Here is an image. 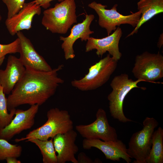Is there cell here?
I'll return each instance as SVG.
<instances>
[{
  "mask_svg": "<svg viewBox=\"0 0 163 163\" xmlns=\"http://www.w3.org/2000/svg\"><path fill=\"white\" fill-rule=\"evenodd\" d=\"M137 5L138 9L141 14L140 19L134 29L126 37L137 33L142 24L155 15L163 12V0H139Z\"/></svg>",
  "mask_w": 163,
  "mask_h": 163,
  "instance_id": "ac0fdd59",
  "label": "cell"
},
{
  "mask_svg": "<svg viewBox=\"0 0 163 163\" xmlns=\"http://www.w3.org/2000/svg\"><path fill=\"white\" fill-rule=\"evenodd\" d=\"M16 110V108L12 109L8 113L7 98L0 85V128H4L10 123L13 118Z\"/></svg>",
  "mask_w": 163,
  "mask_h": 163,
  "instance_id": "44dd1931",
  "label": "cell"
},
{
  "mask_svg": "<svg viewBox=\"0 0 163 163\" xmlns=\"http://www.w3.org/2000/svg\"><path fill=\"white\" fill-rule=\"evenodd\" d=\"M82 146L85 149L92 147L98 149L104 153L107 159L119 161L122 158L127 163L131 161L126 145L120 140L105 141L99 139H85L82 142Z\"/></svg>",
  "mask_w": 163,
  "mask_h": 163,
  "instance_id": "7c38bea8",
  "label": "cell"
},
{
  "mask_svg": "<svg viewBox=\"0 0 163 163\" xmlns=\"http://www.w3.org/2000/svg\"><path fill=\"white\" fill-rule=\"evenodd\" d=\"M75 0H64L43 12L41 23L53 33L65 34L77 22Z\"/></svg>",
  "mask_w": 163,
  "mask_h": 163,
  "instance_id": "3957f363",
  "label": "cell"
},
{
  "mask_svg": "<svg viewBox=\"0 0 163 163\" xmlns=\"http://www.w3.org/2000/svg\"><path fill=\"white\" fill-rule=\"evenodd\" d=\"M41 13V6L33 1L25 3L22 8L16 14L7 18L5 25L9 34L14 36L22 30H28L31 28L34 17Z\"/></svg>",
  "mask_w": 163,
  "mask_h": 163,
  "instance_id": "5bb4252c",
  "label": "cell"
},
{
  "mask_svg": "<svg viewBox=\"0 0 163 163\" xmlns=\"http://www.w3.org/2000/svg\"><path fill=\"white\" fill-rule=\"evenodd\" d=\"M117 61L110 54L91 66L88 72L83 78L71 82L74 87L82 91L97 89L106 83L116 70Z\"/></svg>",
  "mask_w": 163,
  "mask_h": 163,
  "instance_id": "277c9868",
  "label": "cell"
},
{
  "mask_svg": "<svg viewBox=\"0 0 163 163\" xmlns=\"http://www.w3.org/2000/svg\"><path fill=\"white\" fill-rule=\"evenodd\" d=\"M39 106L31 105L27 110H16L15 117L7 126L0 128V138L9 140L24 130L30 129L35 123V118Z\"/></svg>",
  "mask_w": 163,
  "mask_h": 163,
  "instance_id": "30bf717a",
  "label": "cell"
},
{
  "mask_svg": "<svg viewBox=\"0 0 163 163\" xmlns=\"http://www.w3.org/2000/svg\"><path fill=\"white\" fill-rule=\"evenodd\" d=\"M162 34H163L162 33V34L160 35L158 41L157 43L158 47L159 48V49L161 48L163 45V42Z\"/></svg>",
  "mask_w": 163,
  "mask_h": 163,
  "instance_id": "83f0119b",
  "label": "cell"
},
{
  "mask_svg": "<svg viewBox=\"0 0 163 163\" xmlns=\"http://www.w3.org/2000/svg\"><path fill=\"white\" fill-rule=\"evenodd\" d=\"M96 117V120L90 124L76 125V130L85 139H99L105 141L117 140L116 131L109 124L104 110L98 109Z\"/></svg>",
  "mask_w": 163,
  "mask_h": 163,
  "instance_id": "9c48e42d",
  "label": "cell"
},
{
  "mask_svg": "<svg viewBox=\"0 0 163 163\" xmlns=\"http://www.w3.org/2000/svg\"><path fill=\"white\" fill-rule=\"evenodd\" d=\"M94 18L93 14H86L85 19L82 22L73 26L69 36L66 37H59L60 40L63 41L61 47L63 50L66 60L75 57L73 45L77 39L80 38L82 41H86L90 37V35L94 33V32L90 30V27Z\"/></svg>",
  "mask_w": 163,
  "mask_h": 163,
  "instance_id": "2e32d148",
  "label": "cell"
},
{
  "mask_svg": "<svg viewBox=\"0 0 163 163\" xmlns=\"http://www.w3.org/2000/svg\"><path fill=\"white\" fill-rule=\"evenodd\" d=\"M22 152L21 145L12 144L8 141L0 138V160H5L10 157L18 158Z\"/></svg>",
  "mask_w": 163,
  "mask_h": 163,
  "instance_id": "7402d4cb",
  "label": "cell"
},
{
  "mask_svg": "<svg viewBox=\"0 0 163 163\" xmlns=\"http://www.w3.org/2000/svg\"><path fill=\"white\" fill-rule=\"evenodd\" d=\"M77 136L76 132L72 129L63 133L58 134L53 137L54 148L57 153V163L69 161L78 163L75 157L78 151L75 143Z\"/></svg>",
  "mask_w": 163,
  "mask_h": 163,
  "instance_id": "9a60e30c",
  "label": "cell"
},
{
  "mask_svg": "<svg viewBox=\"0 0 163 163\" xmlns=\"http://www.w3.org/2000/svg\"><path fill=\"white\" fill-rule=\"evenodd\" d=\"M29 142L35 144L39 149L42 155L43 163H57L53 138H51L49 140H45L34 139Z\"/></svg>",
  "mask_w": 163,
  "mask_h": 163,
  "instance_id": "ffe728a7",
  "label": "cell"
},
{
  "mask_svg": "<svg viewBox=\"0 0 163 163\" xmlns=\"http://www.w3.org/2000/svg\"><path fill=\"white\" fill-rule=\"evenodd\" d=\"M26 0H2L7 6V18L17 13L23 8Z\"/></svg>",
  "mask_w": 163,
  "mask_h": 163,
  "instance_id": "cb8c5ba5",
  "label": "cell"
},
{
  "mask_svg": "<svg viewBox=\"0 0 163 163\" xmlns=\"http://www.w3.org/2000/svg\"><path fill=\"white\" fill-rule=\"evenodd\" d=\"M20 40L18 38L12 42L8 44L0 43V67L8 54L19 53Z\"/></svg>",
  "mask_w": 163,
  "mask_h": 163,
  "instance_id": "603a6c76",
  "label": "cell"
},
{
  "mask_svg": "<svg viewBox=\"0 0 163 163\" xmlns=\"http://www.w3.org/2000/svg\"><path fill=\"white\" fill-rule=\"evenodd\" d=\"M7 163H21V161L17 159V158L10 157L7 158L6 160Z\"/></svg>",
  "mask_w": 163,
  "mask_h": 163,
  "instance_id": "4316f807",
  "label": "cell"
},
{
  "mask_svg": "<svg viewBox=\"0 0 163 163\" xmlns=\"http://www.w3.org/2000/svg\"><path fill=\"white\" fill-rule=\"evenodd\" d=\"M163 163V129L159 127L152 136L151 148L146 163Z\"/></svg>",
  "mask_w": 163,
  "mask_h": 163,
  "instance_id": "d6986e66",
  "label": "cell"
},
{
  "mask_svg": "<svg viewBox=\"0 0 163 163\" xmlns=\"http://www.w3.org/2000/svg\"><path fill=\"white\" fill-rule=\"evenodd\" d=\"M63 67L61 64L48 72L26 69L22 77L7 98L8 110L25 104L40 106L45 103L64 82L58 74Z\"/></svg>",
  "mask_w": 163,
  "mask_h": 163,
  "instance_id": "6da1fadb",
  "label": "cell"
},
{
  "mask_svg": "<svg viewBox=\"0 0 163 163\" xmlns=\"http://www.w3.org/2000/svg\"><path fill=\"white\" fill-rule=\"evenodd\" d=\"M122 34L121 29L118 27L113 33L106 37L101 39L90 37L85 46V52L96 50V54L99 57L108 52L113 59L118 62L122 56L119 44Z\"/></svg>",
  "mask_w": 163,
  "mask_h": 163,
  "instance_id": "4fadbf2b",
  "label": "cell"
},
{
  "mask_svg": "<svg viewBox=\"0 0 163 163\" xmlns=\"http://www.w3.org/2000/svg\"><path fill=\"white\" fill-rule=\"evenodd\" d=\"M142 79L134 81L129 78L128 75L125 73L115 76L112 80L110 86L112 89L108 94L110 112L112 117L119 121L125 123L133 121L125 115L123 109L124 100L127 94L134 88H140L137 84Z\"/></svg>",
  "mask_w": 163,
  "mask_h": 163,
  "instance_id": "5b68a950",
  "label": "cell"
},
{
  "mask_svg": "<svg viewBox=\"0 0 163 163\" xmlns=\"http://www.w3.org/2000/svg\"><path fill=\"white\" fill-rule=\"evenodd\" d=\"M143 128L134 133L128 143L127 152L133 163H146L152 143V136L155 129L158 125L153 117H146L143 122Z\"/></svg>",
  "mask_w": 163,
  "mask_h": 163,
  "instance_id": "8992f818",
  "label": "cell"
},
{
  "mask_svg": "<svg viewBox=\"0 0 163 163\" xmlns=\"http://www.w3.org/2000/svg\"><path fill=\"white\" fill-rule=\"evenodd\" d=\"M26 70L19 58L10 55L5 69L0 70V85L6 94H9L21 79Z\"/></svg>",
  "mask_w": 163,
  "mask_h": 163,
  "instance_id": "e0dca14e",
  "label": "cell"
},
{
  "mask_svg": "<svg viewBox=\"0 0 163 163\" xmlns=\"http://www.w3.org/2000/svg\"><path fill=\"white\" fill-rule=\"evenodd\" d=\"M54 0H34L33 2L39 5L44 9H47L50 5V2ZM59 2H61L64 0H58Z\"/></svg>",
  "mask_w": 163,
  "mask_h": 163,
  "instance_id": "484cf974",
  "label": "cell"
},
{
  "mask_svg": "<svg viewBox=\"0 0 163 163\" xmlns=\"http://www.w3.org/2000/svg\"><path fill=\"white\" fill-rule=\"evenodd\" d=\"M132 72L137 79L162 83L155 81L163 77V56L159 52L152 53L148 52L137 55Z\"/></svg>",
  "mask_w": 163,
  "mask_h": 163,
  "instance_id": "ba28073f",
  "label": "cell"
},
{
  "mask_svg": "<svg viewBox=\"0 0 163 163\" xmlns=\"http://www.w3.org/2000/svg\"><path fill=\"white\" fill-rule=\"evenodd\" d=\"M78 163H92L93 161L85 153L80 152L78 156L77 159Z\"/></svg>",
  "mask_w": 163,
  "mask_h": 163,
  "instance_id": "d4e9b609",
  "label": "cell"
},
{
  "mask_svg": "<svg viewBox=\"0 0 163 163\" xmlns=\"http://www.w3.org/2000/svg\"><path fill=\"white\" fill-rule=\"evenodd\" d=\"M2 17L1 15V14H0V22L2 20Z\"/></svg>",
  "mask_w": 163,
  "mask_h": 163,
  "instance_id": "f1b7e54d",
  "label": "cell"
},
{
  "mask_svg": "<svg viewBox=\"0 0 163 163\" xmlns=\"http://www.w3.org/2000/svg\"><path fill=\"white\" fill-rule=\"evenodd\" d=\"M16 35L20 40L19 59L26 69L44 72L52 70L43 57L36 51L29 39L21 31Z\"/></svg>",
  "mask_w": 163,
  "mask_h": 163,
  "instance_id": "8fae6325",
  "label": "cell"
},
{
  "mask_svg": "<svg viewBox=\"0 0 163 163\" xmlns=\"http://www.w3.org/2000/svg\"><path fill=\"white\" fill-rule=\"evenodd\" d=\"M118 5L115 4L110 9H106V5H104L94 1L88 5L94 9L99 17L98 24L107 30L108 35L113 31L122 24H129L135 27L138 23L141 16V12L138 11L127 15H124L117 11Z\"/></svg>",
  "mask_w": 163,
  "mask_h": 163,
  "instance_id": "52a82bcc",
  "label": "cell"
},
{
  "mask_svg": "<svg viewBox=\"0 0 163 163\" xmlns=\"http://www.w3.org/2000/svg\"><path fill=\"white\" fill-rule=\"evenodd\" d=\"M46 116L47 120L44 124L29 132L25 137L15 139V141L29 142L34 139L47 140L73 129V122L68 111L52 108L48 111Z\"/></svg>",
  "mask_w": 163,
  "mask_h": 163,
  "instance_id": "7a4b0ae2",
  "label": "cell"
}]
</instances>
